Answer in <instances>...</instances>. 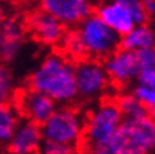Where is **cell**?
Masks as SVG:
<instances>
[{"mask_svg":"<svg viewBox=\"0 0 155 154\" xmlns=\"http://www.w3.org/2000/svg\"><path fill=\"white\" fill-rule=\"evenodd\" d=\"M21 121V112L11 102H0V145H6Z\"/></svg>","mask_w":155,"mask_h":154,"instance_id":"16","label":"cell"},{"mask_svg":"<svg viewBox=\"0 0 155 154\" xmlns=\"http://www.w3.org/2000/svg\"><path fill=\"white\" fill-rule=\"evenodd\" d=\"M114 101H116L117 107H119L124 118H136V116L147 115V108L136 99V96L132 91L130 93H121Z\"/></svg>","mask_w":155,"mask_h":154,"instance_id":"18","label":"cell"},{"mask_svg":"<svg viewBox=\"0 0 155 154\" xmlns=\"http://www.w3.org/2000/svg\"><path fill=\"white\" fill-rule=\"evenodd\" d=\"M75 84L78 99L85 102H99L111 85L104 63L89 57L75 63Z\"/></svg>","mask_w":155,"mask_h":154,"instance_id":"6","label":"cell"},{"mask_svg":"<svg viewBox=\"0 0 155 154\" xmlns=\"http://www.w3.org/2000/svg\"><path fill=\"white\" fill-rule=\"evenodd\" d=\"M25 29L36 43L45 47L60 46L63 36L66 33L64 25L42 10L35 11L27 17Z\"/></svg>","mask_w":155,"mask_h":154,"instance_id":"9","label":"cell"},{"mask_svg":"<svg viewBox=\"0 0 155 154\" xmlns=\"http://www.w3.org/2000/svg\"><path fill=\"white\" fill-rule=\"evenodd\" d=\"M81 154H105L102 149H97V148H88V149H85Z\"/></svg>","mask_w":155,"mask_h":154,"instance_id":"24","label":"cell"},{"mask_svg":"<svg viewBox=\"0 0 155 154\" xmlns=\"http://www.w3.org/2000/svg\"><path fill=\"white\" fill-rule=\"evenodd\" d=\"M16 107L19 108L21 116L41 126L55 112L58 104L53 99H50L47 94L28 88V90H24L22 93H19Z\"/></svg>","mask_w":155,"mask_h":154,"instance_id":"10","label":"cell"},{"mask_svg":"<svg viewBox=\"0 0 155 154\" xmlns=\"http://www.w3.org/2000/svg\"><path fill=\"white\" fill-rule=\"evenodd\" d=\"M104 68L110 82L117 87H127L135 84L141 72L138 53L117 47L107 58H104Z\"/></svg>","mask_w":155,"mask_h":154,"instance_id":"7","label":"cell"},{"mask_svg":"<svg viewBox=\"0 0 155 154\" xmlns=\"http://www.w3.org/2000/svg\"><path fill=\"white\" fill-rule=\"evenodd\" d=\"M136 53H138V58H140L141 69L143 68H149V66H155V49L153 47L140 50V52H136Z\"/></svg>","mask_w":155,"mask_h":154,"instance_id":"22","label":"cell"},{"mask_svg":"<svg viewBox=\"0 0 155 154\" xmlns=\"http://www.w3.org/2000/svg\"><path fill=\"white\" fill-rule=\"evenodd\" d=\"M124 116L114 99H100L85 116L83 140L88 148L104 149L113 139Z\"/></svg>","mask_w":155,"mask_h":154,"instance_id":"3","label":"cell"},{"mask_svg":"<svg viewBox=\"0 0 155 154\" xmlns=\"http://www.w3.org/2000/svg\"><path fill=\"white\" fill-rule=\"evenodd\" d=\"M16 99V80L13 72L0 61V102H13Z\"/></svg>","mask_w":155,"mask_h":154,"instance_id":"19","label":"cell"},{"mask_svg":"<svg viewBox=\"0 0 155 154\" xmlns=\"http://www.w3.org/2000/svg\"><path fill=\"white\" fill-rule=\"evenodd\" d=\"M60 47H61V53H64V55L69 60H72L74 63L88 57L86 49H85L80 35L77 33L75 29L74 30H66L64 36H63V39L60 43Z\"/></svg>","mask_w":155,"mask_h":154,"instance_id":"17","label":"cell"},{"mask_svg":"<svg viewBox=\"0 0 155 154\" xmlns=\"http://www.w3.org/2000/svg\"><path fill=\"white\" fill-rule=\"evenodd\" d=\"M102 151L105 154H155V120L149 113L124 118Z\"/></svg>","mask_w":155,"mask_h":154,"instance_id":"2","label":"cell"},{"mask_svg":"<svg viewBox=\"0 0 155 154\" xmlns=\"http://www.w3.org/2000/svg\"><path fill=\"white\" fill-rule=\"evenodd\" d=\"M42 143L41 126L28 120H21L6 146L10 154H38Z\"/></svg>","mask_w":155,"mask_h":154,"instance_id":"12","label":"cell"},{"mask_svg":"<svg viewBox=\"0 0 155 154\" xmlns=\"http://www.w3.org/2000/svg\"><path fill=\"white\" fill-rule=\"evenodd\" d=\"M113 2L121 3L122 6H125L133 16V19L136 24H146L147 22V14L144 13L143 8V0H113Z\"/></svg>","mask_w":155,"mask_h":154,"instance_id":"20","label":"cell"},{"mask_svg":"<svg viewBox=\"0 0 155 154\" xmlns=\"http://www.w3.org/2000/svg\"><path fill=\"white\" fill-rule=\"evenodd\" d=\"M153 49H155V39H153Z\"/></svg>","mask_w":155,"mask_h":154,"instance_id":"26","label":"cell"},{"mask_svg":"<svg viewBox=\"0 0 155 154\" xmlns=\"http://www.w3.org/2000/svg\"><path fill=\"white\" fill-rule=\"evenodd\" d=\"M39 6L66 29H75L94 10L91 0H39Z\"/></svg>","mask_w":155,"mask_h":154,"instance_id":"8","label":"cell"},{"mask_svg":"<svg viewBox=\"0 0 155 154\" xmlns=\"http://www.w3.org/2000/svg\"><path fill=\"white\" fill-rule=\"evenodd\" d=\"M132 93L147 110L155 108V66L141 69Z\"/></svg>","mask_w":155,"mask_h":154,"instance_id":"15","label":"cell"},{"mask_svg":"<svg viewBox=\"0 0 155 154\" xmlns=\"http://www.w3.org/2000/svg\"><path fill=\"white\" fill-rule=\"evenodd\" d=\"M96 14L119 36L130 32L136 25L132 13L121 3L113 0H102L96 6Z\"/></svg>","mask_w":155,"mask_h":154,"instance_id":"13","label":"cell"},{"mask_svg":"<svg viewBox=\"0 0 155 154\" xmlns=\"http://www.w3.org/2000/svg\"><path fill=\"white\" fill-rule=\"evenodd\" d=\"M28 88L47 94L58 105H71L78 99L75 63L61 52L47 53L31 71Z\"/></svg>","mask_w":155,"mask_h":154,"instance_id":"1","label":"cell"},{"mask_svg":"<svg viewBox=\"0 0 155 154\" xmlns=\"http://www.w3.org/2000/svg\"><path fill=\"white\" fill-rule=\"evenodd\" d=\"M38 154H77V149L75 146H71V145L42 140Z\"/></svg>","mask_w":155,"mask_h":154,"instance_id":"21","label":"cell"},{"mask_svg":"<svg viewBox=\"0 0 155 154\" xmlns=\"http://www.w3.org/2000/svg\"><path fill=\"white\" fill-rule=\"evenodd\" d=\"M6 19V14H5V8L0 5V24H2L3 21Z\"/></svg>","mask_w":155,"mask_h":154,"instance_id":"25","label":"cell"},{"mask_svg":"<svg viewBox=\"0 0 155 154\" xmlns=\"http://www.w3.org/2000/svg\"><path fill=\"white\" fill-rule=\"evenodd\" d=\"M75 30L80 35L89 58L104 60L119 47L121 36L114 33L96 13L85 17L75 27Z\"/></svg>","mask_w":155,"mask_h":154,"instance_id":"5","label":"cell"},{"mask_svg":"<svg viewBox=\"0 0 155 154\" xmlns=\"http://www.w3.org/2000/svg\"><path fill=\"white\" fill-rule=\"evenodd\" d=\"M153 39H155V30L152 27H149L147 24H136L130 32L121 36L119 47L132 52H140L153 47Z\"/></svg>","mask_w":155,"mask_h":154,"instance_id":"14","label":"cell"},{"mask_svg":"<svg viewBox=\"0 0 155 154\" xmlns=\"http://www.w3.org/2000/svg\"><path fill=\"white\" fill-rule=\"evenodd\" d=\"M143 8L147 17L155 16V0H143Z\"/></svg>","mask_w":155,"mask_h":154,"instance_id":"23","label":"cell"},{"mask_svg":"<svg viewBox=\"0 0 155 154\" xmlns=\"http://www.w3.org/2000/svg\"><path fill=\"white\" fill-rule=\"evenodd\" d=\"M27 29L14 17H6L0 24V61L13 63L25 46Z\"/></svg>","mask_w":155,"mask_h":154,"instance_id":"11","label":"cell"},{"mask_svg":"<svg viewBox=\"0 0 155 154\" xmlns=\"http://www.w3.org/2000/svg\"><path fill=\"white\" fill-rule=\"evenodd\" d=\"M85 115L72 105L57 107L49 120L41 124L42 140L75 146L83 140Z\"/></svg>","mask_w":155,"mask_h":154,"instance_id":"4","label":"cell"}]
</instances>
